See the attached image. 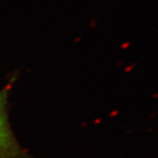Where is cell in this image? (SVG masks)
Wrapping results in <instances>:
<instances>
[{"mask_svg": "<svg viewBox=\"0 0 158 158\" xmlns=\"http://www.w3.org/2000/svg\"><path fill=\"white\" fill-rule=\"evenodd\" d=\"M9 85L0 90V158H30L18 142L8 119Z\"/></svg>", "mask_w": 158, "mask_h": 158, "instance_id": "6da1fadb", "label": "cell"}]
</instances>
